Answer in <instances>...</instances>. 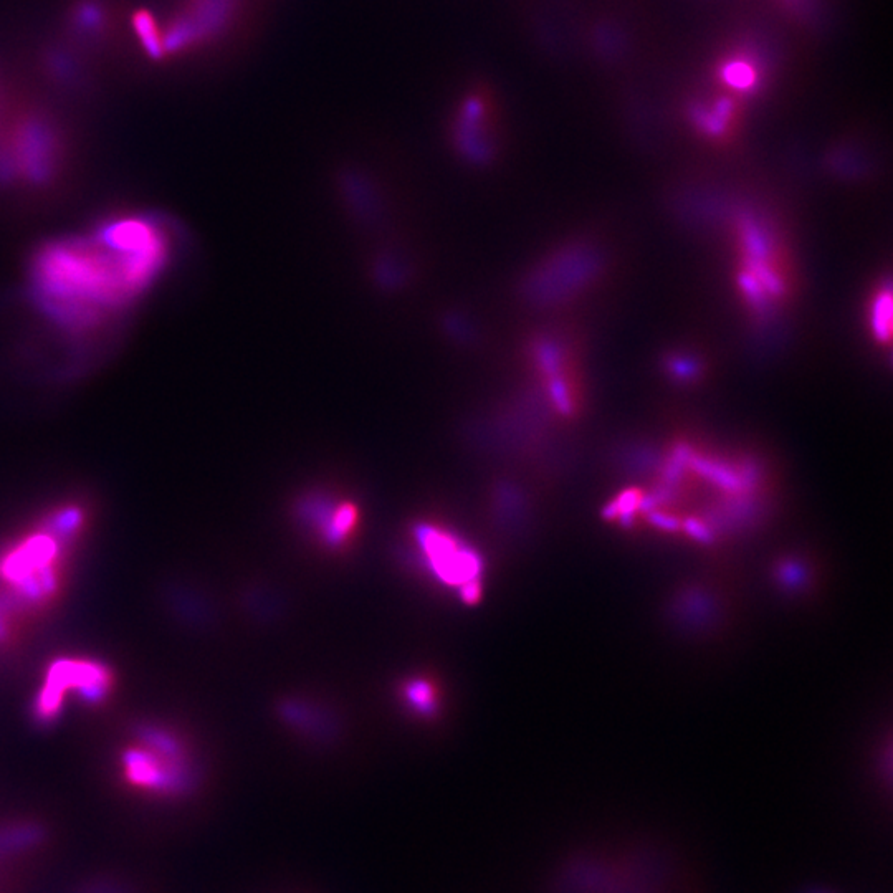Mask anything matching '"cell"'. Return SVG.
<instances>
[{"label": "cell", "mask_w": 893, "mask_h": 893, "mask_svg": "<svg viewBox=\"0 0 893 893\" xmlns=\"http://www.w3.org/2000/svg\"><path fill=\"white\" fill-rule=\"evenodd\" d=\"M406 700L416 712L424 713V715L434 712V688L426 680H414V682L407 683Z\"/></svg>", "instance_id": "5b68a950"}, {"label": "cell", "mask_w": 893, "mask_h": 893, "mask_svg": "<svg viewBox=\"0 0 893 893\" xmlns=\"http://www.w3.org/2000/svg\"><path fill=\"white\" fill-rule=\"evenodd\" d=\"M179 239L163 215L121 211L40 244L25 285L40 315L72 338L115 328L168 277Z\"/></svg>", "instance_id": "6da1fadb"}, {"label": "cell", "mask_w": 893, "mask_h": 893, "mask_svg": "<svg viewBox=\"0 0 893 893\" xmlns=\"http://www.w3.org/2000/svg\"><path fill=\"white\" fill-rule=\"evenodd\" d=\"M123 778L139 793L158 798H177L192 786L191 763L181 745L166 736L164 741H144L123 755Z\"/></svg>", "instance_id": "7a4b0ae2"}, {"label": "cell", "mask_w": 893, "mask_h": 893, "mask_svg": "<svg viewBox=\"0 0 893 893\" xmlns=\"http://www.w3.org/2000/svg\"><path fill=\"white\" fill-rule=\"evenodd\" d=\"M300 515L315 528L328 545L338 546L348 540L358 523V510L353 503L335 502L330 498L310 497L301 503Z\"/></svg>", "instance_id": "277c9868"}, {"label": "cell", "mask_w": 893, "mask_h": 893, "mask_svg": "<svg viewBox=\"0 0 893 893\" xmlns=\"http://www.w3.org/2000/svg\"><path fill=\"white\" fill-rule=\"evenodd\" d=\"M417 551L434 578L449 588L459 589L465 602L472 604L482 593L483 561L477 551L454 533L434 525L416 530Z\"/></svg>", "instance_id": "3957f363"}]
</instances>
